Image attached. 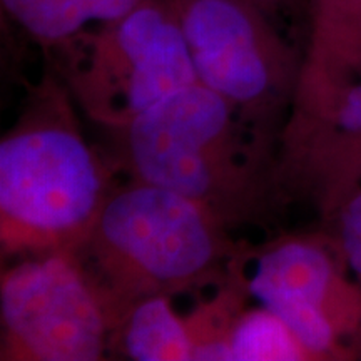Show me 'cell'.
<instances>
[{
	"label": "cell",
	"instance_id": "cell-1",
	"mask_svg": "<svg viewBox=\"0 0 361 361\" xmlns=\"http://www.w3.org/2000/svg\"><path fill=\"white\" fill-rule=\"evenodd\" d=\"M221 221L189 197L134 180L112 191L74 251L114 316L142 298L173 295L221 258Z\"/></svg>",
	"mask_w": 361,
	"mask_h": 361
},
{
	"label": "cell",
	"instance_id": "cell-2",
	"mask_svg": "<svg viewBox=\"0 0 361 361\" xmlns=\"http://www.w3.org/2000/svg\"><path fill=\"white\" fill-rule=\"evenodd\" d=\"M109 174L69 119L35 114L0 142V226L8 251H71L106 204Z\"/></svg>",
	"mask_w": 361,
	"mask_h": 361
},
{
	"label": "cell",
	"instance_id": "cell-3",
	"mask_svg": "<svg viewBox=\"0 0 361 361\" xmlns=\"http://www.w3.org/2000/svg\"><path fill=\"white\" fill-rule=\"evenodd\" d=\"M238 111L200 80L156 104L119 129L135 180L183 194L219 221L236 213L252 186Z\"/></svg>",
	"mask_w": 361,
	"mask_h": 361
},
{
	"label": "cell",
	"instance_id": "cell-4",
	"mask_svg": "<svg viewBox=\"0 0 361 361\" xmlns=\"http://www.w3.org/2000/svg\"><path fill=\"white\" fill-rule=\"evenodd\" d=\"M71 74L79 106L123 129L156 104L197 82L186 39L168 6L149 0L123 19L79 37Z\"/></svg>",
	"mask_w": 361,
	"mask_h": 361
},
{
	"label": "cell",
	"instance_id": "cell-5",
	"mask_svg": "<svg viewBox=\"0 0 361 361\" xmlns=\"http://www.w3.org/2000/svg\"><path fill=\"white\" fill-rule=\"evenodd\" d=\"M8 353L34 361H96L114 316L71 251L39 252L8 268L0 286Z\"/></svg>",
	"mask_w": 361,
	"mask_h": 361
},
{
	"label": "cell",
	"instance_id": "cell-6",
	"mask_svg": "<svg viewBox=\"0 0 361 361\" xmlns=\"http://www.w3.org/2000/svg\"><path fill=\"white\" fill-rule=\"evenodd\" d=\"M197 80L239 111L261 109L296 87L288 45L246 0H169Z\"/></svg>",
	"mask_w": 361,
	"mask_h": 361
},
{
	"label": "cell",
	"instance_id": "cell-7",
	"mask_svg": "<svg viewBox=\"0 0 361 361\" xmlns=\"http://www.w3.org/2000/svg\"><path fill=\"white\" fill-rule=\"evenodd\" d=\"M247 291L281 318L311 360L341 358L343 338L361 331V290L341 274L333 251L290 238L256 258Z\"/></svg>",
	"mask_w": 361,
	"mask_h": 361
},
{
	"label": "cell",
	"instance_id": "cell-8",
	"mask_svg": "<svg viewBox=\"0 0 361 361\" xmlns=\"http://www.w3.org/2000/svg\"><path fill=\"white\" fill-rule=\"evenodd\" d=\"M295 161L333 219L361 188V74L318 90H298Z\"/></svg>",
	"mask_w": 361,
	"mask_h": 361
},
{
	"label": "cell",
	"instance_id": "cell-9",
	"mask_svg": "<svg viewBox=\"0 0 361 361\" xmlns=\"http://www.w3.org/2000/svg\"><path fill=\"white\" fill-rule=\"evenodd\" d=\"M361 74V0H313L308 56L298 90L331 87Z\"/></svg>",
	"mask_w": 361,
	"mask_h": 361
},
{
	"label": "cell",
	"instance_id": "cell-10",
	"mask_svg": "<svg viewBox=\"0 0 361 361\" xmlns=\"http://www.w3.org/2000/svg\"><path fill=\"white\" fill-rule=\"evenodd\" d=\"M116 331L124 355L134 361H192L191 328L176 314L166 295L130 305Z\"/></svg>",
	"mask_w": 361,
	"mask_h": 361
},
{
	"label": "cell",
	"instance_id": "cell-11",
	"mask_svg": "<svg viewBox=\"0 0 361 361\" xmlns=\"http://www.w3.org/2000/svg\"><path fill=\"white\" fill-rule=\"evenodd\" d=\"M149 0H2V7L40 42L74 40L92 22L123 19Z\"/></svg>",
	"mask_w": 361,
	"mask_h": 361
},
{
	"label": "cell",
	"instance_id": "cell-12",
	"mask_svg": "<svg viewBox=\"0 0 361 361\" xmlns=\"http://www.w3.org/2000/svg\"><path fill=\"white\" fill-rule=\"evenodd\" d=\"M231 361H300L311 356L276 314L261 306L234 319L228 335Z\"/></svg>",
	"mask_w": 361,
	"mask_h": 361
},
{
	"label": "cell",
	"instance_id": "cell-13",
	"mask_svg": "<svg viewBox=\"0 0 361 361\" xmlns=\"http://www.w3.org/2000/svg\"><path fill=\"white\" fill-rule=\"evenodd\" d=\"M338 251L361 281V188L346 197L336 214Z\"/></svg>",
	"mask_w": 361,
	"mask_h": 361
},
{
	"label": "cell",
	"instance_id": "cell-14",
	"mask_svg": "<svg viewBox=\"0 0 361 361\" xmlns=\"http://www.w3.org/2000/svg\"><path fill=\"white\" fill-rule=\"evenodd\" d=\"M246 2H250V4H252V6L259 7L261 11H268V8L276 6L279 0H246Z\"/></svg>",
	"mask_w": 361,
	"mask_h": 361
}]
</instances>
